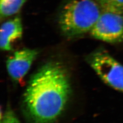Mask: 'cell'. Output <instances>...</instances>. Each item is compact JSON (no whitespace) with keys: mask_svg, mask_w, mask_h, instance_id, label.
Wrapping results in <instances>:
<instances>
[{"mask_svg":"<svg viewBox=\"0 0 123 123\" xmlns=\"http://www.w3.org/2000/svg\"><path fill=\"white\" fill-rule=\"evenodd\" d=\"M70 80L64 65L50 61L31 78L23 97L31 123H52L65 109L71 94Z\"/></svg>","mask_w":123,"mask_h":123,"instance_id":"1","label":"cell"},{"mask_svg":"<svg viewBox=\"0 0 123 123\" xmlns=\"http://www.w3.org/2000/svg\"><path fill=\"white\" fill-rule=\"evenodd\" d=\"M23 26L20 18L15 17L5 22L0 30V47L4 51H10L13 44L21 39Z\"/></svg>","mask_w":123,"mask_h":123,"instance_id":"6","label":"cell"},{"mask_svg":"<svg viewBox=\"0 0 123 123\" xmlns=\"http://www.w3.org/2000/svg\"><path fill=\"white\" fill-rule=\"evenodd\" d=\"M27 0H0L1 18H5L18 13Z\"/></svg>","mask_w":123,"mask_h":123,"instance_id":"7","label":"cell"},{"mask_svg":"<svg viewBox=\"0 0 123 123\" xmlns=\"http://www.w3.org/2000/svg\"><path fill=\"white\" fill-rule=\"evenodd\" d=\"M1 123H20L13 111L9 107H7L1 119Z\"/></svg>","mask_w":123,"mask_h":123,"instance_id":"9","label":"cell"},{"mask_svg":"<svg viewBox=\"0 0 123 123\" xmlns=\"http://www.w3.org/2000/svg\"><path fill=\"white\" fill-rule=\"evenodd\" d=\"M90 33L93 37L107 43L123 41V13L102 10Z\"/></svg>","mask_w":123,"mask_h":123,"instance_id":"4","label":"cell"},{"mask_svg":"<svg viewBox=\"0 0 123 123\" xmlns=\"http://www.w3.org/2000/svg\"><path fill=\"white\" fill-rule=\"evenodd\" d=\"M38 52L36 49L24 48L17 51L6 61V68L9 76L14 80H20L30 69Z\"/></svg>","mask_w":123,"mask_h":123,"instance_id":"5","label":"cell"},{"mask_svg":"<svg viewBox=\"0 0 123 123\" xmlns=\"http://www.w3.org/2000/svg\"><path fill=\"white\" fill-rule=\"evenodd\" d=\"M103 10L123 13V0H95Z\"/></svg>","mask_w":123,"mask_h":123,"instance_id":"8","label":"cell"},{"mask_svg":"<svg viewBox=\"0 0 123 123\" xmlns=\"http://www.w3.org/2000/svg\"><path fill=\"white\" fill-rule=\"evenodd\" d=\"M102 9L95 0H68L59 17V25L67 37L90 32Z\"/></svg>","mask_w":123,"mask_h":123,"instance_id":"2","label":"cell"},{"mask_svg":"<svg viewBox=\"0 0 123 123\" xmlns=\"http://www.w3.org/2000/svg\"><path fill=\"white\" fill-rule=\"evenodd\" d=\"M87 61L108 85L123 92V65L103 50L90 53Z\"/></svg>","mask_w":123,"mask_h":123,"instance_id":"3","label":"cell"}]
</instances>
